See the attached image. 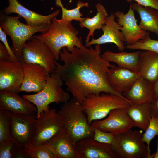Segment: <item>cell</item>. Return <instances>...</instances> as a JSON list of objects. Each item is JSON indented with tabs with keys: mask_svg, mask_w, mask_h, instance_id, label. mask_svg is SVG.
<instances>
[{
	"mask_svg": "<svg viewBox=\"0 0 158 158\" xmlns=\"http://www.w3.org/2000/svg\"><path fill=\"white\" fill-rule=\"evenodd\" d=\"M107 75L113 89L122 95L128 90L135 81L141 77L138 72L115 65L109 68Z\"/></svg>",
	"mask_w": 158,
	"mask_h": 158,
	"instance_id": "18",
	"label": "cell"
},
{
	"mask_svg": "<svg viewBox=\"0 0 158 158\" xmlns=\"http://www.w3.org/2000/svg\"><path fill=\"white\" fill-rule=\"evenodd\" d=\"M115 16L113 13L108 16L101 29L103 35L97 39L92 38L90 41L85 43V46L88 47L93 44L113 43L116 45L119 51H123L126 48L125 39L120 30L121 26L115 20Z\"/></svg>",
	"mask_w": 158,
	"mask_h": 158,
	"instance_id": "14",
	"label": "cell"
},
{
	"mask_svg": "<svg viewBox=\"0 0 158 158\" xmlns=\"http://www.w3.org/2000/svg\"><path fill=\"white\" fill-rule=\"evenodd\" d=\"M24 146L29 158H55L54 154L45 145H35L29 143Z\"/></svg>",
	"mask_w": 158,
	"mask_h": 158,
	"instance_id": "29",
	"label": "cell"
},
{
	"mask_svg": "<svg viewBox=\"0 0 158 158\" xmlns=\"http://www.w3.org/2000/svg\"><path fill=\"white\" fill-rule=\"evenodd\" d=\"M122 95L132 104L151 103L154 98V83L141 77Z\"/></svg>",
	"mask_w": 158,
	"mask_h": 158,
	"instance_id": "19",
	"label": "cell"
},
{
	"mask_svg": "<svg viewBox=\"0 0 158 158\" xmlns=\"http://www.w3.org/2000/svg\"><path fill=\"white\" fill-rule=\"evenodd\" d=\"M11 116V111L0 110V144L12 139L10 132Z\"/></svg>",
	"mask_w": 158,
	"mask_h": 158,
	"instance_id": "28",
	"label": "cell"
},
{
	"mask_svg": "<svg viewBox=\"0 0 158 158\" xmlns=\"http://www.w3.org/2000/svg\"><path fill=\"white\" fill-rule=\"evenodd\" d=\"M45 145L53 152L55 158H76L75 145L65 128Z\"/></svg>",
	"mask_w": 158,
	"mask_h": 158,
	"instance_id": "21",
	"label": "cell"
},
{
	"mask_svg": "<svg viewBox=\"0 0 158 158\" xmlns=\"http://www.w3.org/2000/svg\"><path fill=\"white\" fill-rule=\"evenodd\" d=\"M150 103L132 104L126 109L133 122V127L138 128L145 131L147 129L151 118Z\"/></svg>",
	"mask_w": 158,
	"mask_h": 158,
	"instance_id": "24",
	"label": "cell"
},
{
	"mask_svg": "<svg viewBox=\"0 0 158 158\" xmlns=\"http://www.w3.org/2000/svg\"><path fill=\"white\" fill-rule=\"evenodd\" d=\"M17 146L12 139L0 144V158H14Z\"/></svg>",
	"mask_w": 158,
	"mask_h": 158,
	"instance_id": "32",
	"label": "cell"
},
{
	"mask_svg": "<svg viewBox=\"0 0 158 158\" xmlns=\"http://www.w3.org/2000/svg\"><path fill=\"white\" fill-rule=\"evenodd\" d=\"M132 4L131 3L126 13L121 11H117L114 13L118 18L117 23L121 26L120 30L124 37L126 45L133 44L140 40L150 37L149 33L142 29L138 24Z\"/></svg>",
	"mask_w": 158,
	"mask_h": 158,
	"instance_id": "13",
	"label": "cell"
},
{
	"mask_svg": "<svg viewBox=\"0 0 158 158\" xmlns=\"http://www.w3.org/2000/svg\"><path fill=\"white\" fill-rule=\"evenodd\" d=\"M154 158H158V140H156V149L155 153H154Z\"/></svg>",
	"mask_w": 158,
	"mask_h": 158,
	"instance_id": "39",
	"label": "cell"
},
{
	"mask_svg": "<svg viewBox=\"0 0 158 158\" xmlns=\"http://www.w3.org/2000/svg\"><path fill=\"white\" fill-rule=\"evenodd\" d=\"M91 126L92 128L115 134L132 129L133 124L126 109L117 108L111 110L105 119L93 121Z\"/></svg>",
	"mask_w": 158,
	"mask_h": 158,
	"instance_id": "12",
	"label": "cell"
},
{
	"mask_svg": "<svg viewBox=\"0 0 158 158\" xmlns=\"http://www.w3.org/2000/svg\"><path fill=\"white\" fill-rule=\"evenodd\" d=\"M141 51L132 52L122 51L115 53L107 50L101 55V56L108 62L114 63L120 67L138 72V61Z\"/></svg>",
	"mask_w": 158,
	"mask_h": 158,
	"instance_id": "23",
	"label": "cell"
},
{
	"mask_svg": "<svg viewBox=\"0 0 158 158\" xmlns=\"http://www.w3.org/2000/svg\"><path fill=\"white\" fill-rule=\"evenodd\" d=\"M87 47L82 44L68 51L63 47L59 54V59L63 64L55 61V71L65 82L67 91L81 103L89 95L101 93L125 97L115 91L109 81L107 73L114 65L102 58L100 45Z\"/></svg>",
	"mask_w": 158,
	"mask_h": 158,
	"instance_id": "1",
	"label": "cell"
},
{
	"mask_svg": "<svg viewBox=\"0 0 158 158\" xmlns=\"http://www.w3.org/2000/svg\"><path fill=\"white\" fill-rule=\"evenodd\" d=\"M21 60L27 64L41 66L49 73L56 69V60L51 50L46 43L37 38L32 37L25 44Z\"/></svg>",
	"mask_w": 158,
	"mask_h": 158,
	"instance_id": "9",
	"label": "cell"
},
{
	"mask_svg": "<svg viewBox=\"0 0 158 158\" xmlns=\"http://www.w3.org/2000/svg\"><path fill=\"white\" fill-rule=\"evenodd\" d=\"M76 158H116L110 145L88 137L77 142L75 146Z\"/></svg>",
	"mask_w": 158,
	"mask_h": 158,
	"instance_id": "17",
	"label": "cell"
},
{
	"mask_svg": "<svg viewBox=\"0 0 158 158\" xmlns=\"http://www.w3.org/2000/svg\"><path fill=\"white\" fill-rule=\"evenodd\" d=\"M154 100L158 98V79L154 83Z\"/></svg>",
	"mask_w": 158,
	"mask_h": 158,
	"instance_id": "38",
	"label": "cell"
},
{
	"mask_svg": "<svg viewBox=\"0 0 158 158\" xmlns=\"http://www.w3.org/2000/svg\"><path fill=\"white\" fill-rule=\"evenodd\" d=\"M63 82L59 74L54 71L48 74L46 84L42 91L36 94L23 96L36 107L37 117L49 107V104L64 103L69 100V94L62 87Z\"/></svg>",
	"mask_w": 158,
	"mask_h": 158,
	"instance_id": "7",
	"label": "cell"
},
{
	"mask_svg": "<svg viewBox=\"0 0 158 158\" xmlns=\"http://www.w3.org/2000/svg\"><path fill=\"white\" fill-rule=\"evenodd\" d=\"M6 35L0 27V40L6 47L10 56L11 60L18 61L20 60L15 55L12 49L10 47L7 40Z\"/></svg>",
	"mask_w": 158,
	"mask_h": 158,
	"instance_id": "34",
	"label": "cell"
},
{
	"mask_svg": "<svg viewBox=\"0 0 158 158\" xmlns=\"http://www.w3.org/2000/svg\"><path fill=\"white\" fill-rule=\"evenodd\" d=\"M138 71L141 77L154 83L158 79V54L149 51H141Z\"/></svg>",
	"mask_w": 158,
	"mask_h": 158,
	"instance_id": "22",
	"label": "cell"
},
{
	"mask_svg": "<svg viewBox=\"0 0 158 158\" xmlns=\"http://www.w3.org/2000/svg\"><path fill=\"white\" fill-rule=\"evenodd\" d=\"M126 48L132 50L149 51L158 54V40L150 37L140 40L134 44L126 45Z\"/></svg>",
	"mask_w": 158,
	"mask_h": 158,
	"instance_id": "30",
	"label": "cell"
},
{
	"mask_svg": "<svg viewBox=\"0 0 158 158\" xmlns=\"http://www.w3.org/2000/svg\"><path fill=\"white\" fill-rule=\"evenodd\" d=\"M41 1H44V0H40Z\"/></svg>",
	"mask_w": 158,
	"mask_h": 158,
	"instance_id": "40",
	"label": "cell"
},
{
	"mask_svg": "<svg viewBox=\"0 0 158 158\" xmlns=\"http://www.w3.org/2000/svg\"><path fill=\"white\" fill-rule=\"evenodd\" d=\"M23 77L21 61H0V91L18 93Z\"/></svg>",
	"mask_w": 158,
	"mask_h": 158,
	"instance_id": "11",
	"label": "cell"
},
{
	"mask_svg": "<svg viewBox=\"0 0 158 158\" xmlns=\"http://www.w3.org/2000/svg\"><path fill=\"white\" fill-rule=\"evenodd\" d=\"M143 131L130 129L114 134L110 145L111 151L116 158H153L142 140Z\"/></svg>",
	"mask_w": 158,
	"mask_h": 158,
	"instance_id": "4",
	"label": "cell"
},
{
	"mask_svg": "<svg viewBox=\"0 0 158 158\" xmlns=\"http://www.w3.org/2000/svg\"><path fill=\"white\" fill-rule=\"evenodd\" d=\"M37 113H15L11 112L10 132L11 138L20 146L30 143Z\"/></svg>",
	"mask_w": 158,
	"mask_h": 158,
	"instance_id": "10",
	"label": "cell"
},
{
	"mask_svg": "<svg viewBox=\"0 0 158 158\" xmlns=\"http://www.w3.org/2000/svg\"><path fill=\"white\" fill-rule=\"evenodd\" d=\"M95 7L97 11L96 14L91 18L89 17L83 18L79 24L80 27L86 28L89 30L85 43L89 41L90 36L93 37L94 33L96 30L101 29L108 16L105 8L100 3H97Z\"/></svg>",
	"mask_w": 158,
	"mask_h": 158,
	"instance_id": "26",
	"label": "cell"
},
{
	"mask_svg": "<svg viewBox=\"0 0 158 158\" xmlns=\"http://www.w3.org/2000/svg\"><path fill=\"white\" fill-rule=\"evenodd\" d=\"M11 60L9 53L4 45L0 43V61Z\"/></svg>",
	"mask_w": 158,
	"mask_h": 158,
	"instance_id": "36",
	"label": "cell"
},
{
	"mask_svg": "<svg viewBox=\"0 0 158 158\" xmlns=\"http://www.w3.org/2000/svg\"><path fill=\"white\" fill-rule=\"evenodd\" d=\"M151 115L158 118V98L150 103Z\"/></svg>",
	"mask_w": 158,
	"mask_h": 158,
	"instance_id": "37",
	"label": "cell"
},
{
	"mask_svg": "<svg viewBox=\"0 0 158 158\" xmlns=\"http://www.w3.org/2000/svg\"><path fill=\"white\" fill-rule=\"evenodd\" d=\"M22 62L24 77L19 92L38 93L42 91L46 83L49 73L44 67L37 64H29Z\"/></svg>",
	"mask_w": 158,
	"mask_h": 158,
	"instance_id": "15",
	"label": "cell"
},
{
	"mask_svg": "<svg viewBox=\"0 0 158 158\" xmlns=\"http://www.w3.org/2000/svg\"><path fill=\"white\" fill-rule=\"evenodd\" d=\"M133 9L140 18L139 24L142 30L154 33L158 36V11L149 7H144L137 3L132 4Z\"/></svg>",
	"mask_w": 158,
	"mask_h": 158,
	"instance_id": "25",
	"label": "cell"
},
{
	"mask_svg": "<svg viewBox=\"0 0 158 158\" xmlns=\"http://www.w3.org/2000/svg\"><path fill=\"white\" fill-rule=\"evenodd\" d=\"M21 18L19 15L11 16L0 13V26L6 35L11 38L13 43L11 49L20 61L22 59V49L25 43L32 38L35 33L47 31L51 25L31 26L21 22L19 20Z\"/></svg>",
	"mask_w": 158,
	"mask_h": 158,
	"instance_id": "5",
	"label": "cell"
},
{
	"mask_svg": "<svg viewBox=\"0 0 158 158\" xmlns=\"http://www.w3.org/2000/svg\"><path fill=\"white\" fill-rule=\"evenodd\" d=\"M132 104L125 97L104 93L90 95L82 103L84 111L90 125L93 121L105 117L113 109H126Z\"/></svg>",
	"mask_w": 158,
	"mask_h": 158,
	"instance_id": "6",
	"label": "cell"
},
{
	"mask_svg": "<svg viewBox=\"0 0 158 158\" xmlns=\"http://www.w3.org/2000/svg\"><path fill=\"white\" fill-rule=\"evenodd\" d=\"M128 2L135 1L138 4L153 8L158 11V0H125Z\"/></svg>",
	"mask_w": 158,
	"mask_h": 158,
	"instance_id": "35",
	"label": "cell"
},
{
	"mask_svg": "<svg viewBox=\"0 0 158 158\" xmlns=\"http://www.w3.org/2000/svg\"><path fill=\"white\" fill-rule=\"evenodd\" d=\"M93 129V139L95 141L111 145L113 142L114 134L104 132L96 128Z\"/></svg>",
	"mask_w": 158,
	"mask_h": 158,
	"instance_id": "33",
	"label": "cell"
},
{
	"mask_svg": "<svg viewBox=\"0 0 158 158\" xmlns=\"http://www.w3.org/2000/svg\"><path fill=\"white\" fill-rule=\"evenodd\" d=\"M65 128L55 109L49 108L42 112L35 120L30 143L45 145L60 133Z\"/></svg>",
	"mask_w": 158,
	"mask_h": 158,
	"instance_id": "8",
	"label": "cell"
},
{
	"mask_svg": "<svg viewBox=\"0 0 158 158\" xmlns=\"http://www.w3.org/2000/svg\"><path fill=\"white\" fill-rule=\"evenodd\" d=\"M79 33L78 30L71 22L55 17L52 19L47 31L34 35L32 37L46 43L51 50L56 61L59 59L60 53L63 47H66L69 51L75 47H79L83 44L81 38L78 36Z\"/></svg>",
	"mask_w": 158,
	"mask_h": 158,
	"instance_id": "2",
	"label": "cell"
},
{
	"mask_svg": "<svg viewBox=\"0 0 158 158\" xmlns=\"http://www.w3.org/2000/svg\"><path fill=\"white\" fill-rule=\"evenodd\" d=\"M158 136V118L151 115L149 124L143 134L142 140L150 150V145L151 140L156 136Z\"/></svg>",
	"mask_w": 158,
	"mask_h": 158,
	"instance_id": "31",
	"label": "cell"
},
{
	"mask_svg": "<svg viewBox=\"0 0 158 158\" xmlns=\"http://www.w3.org/2000/svg\"><path fill=\"white\" fill-rule=\"evenodd\" d=\"M55 4L58 7L61 8L62 12L61 19L71 22L75 20L80 22L83 19V16L80 11L81 8L85 7H89L88 2H84L78 0L76 3L77 6L75 8L68 9L65 8L62 4L61 0H55Z\"/></svg>",
	"mask_w": 158,
	"mask_h": 158,
	"instance_id": "27",
	"label": "cell"
},
{
	"mask_svg": "<svg viewBox=\"0 0 158 158\" xmlns=\"http://www.w3.org/2000/svg\"><path fill=\"white\" fill-rule=\"evenodd\" d=\"M57 112L75 146L81 139L93 137V129L88 122L81 103L72 98L64 103Z\"/></svg>",
	"mask_w": 158,
	"mask_h": 158,
	"instance_id": "3",
	"label": "cell"
},
{
	"mask_svg": "<svg viewBox=\"0 0 158 158\" xmlns=\"http://www.w3.org/2000/svg\"><path fill=\"white\" fill-rule=\"evenodd\" d=\"M15 113L28 114L37 112L36 106L15 92L0 91V110Z\"/></svg>",
	"mask_w": 158,
	"mask_h": 158,
	"instance_id": "20",
	"label": "cell"
},
{
	"mask_svg": "<svg viewBox=\"0 0 158 158\" xmlns=\"http://www.w3.org/2000/svg\"><path fill=\"white\" fill-rule=\"evenodd\" d=\"M8 0L9 5L5 8L4 13L6 15L16 13L24 19L27 24L33 26L51 25L52 19L59 15L60 11L59 9L51 14L44 15L28 9L18 0Z\"/></svg>",
	"mask_w": 158,
	"mask_h": 158,
	"instance_id": "16",
	"label": "cell"
}]
</instances>
